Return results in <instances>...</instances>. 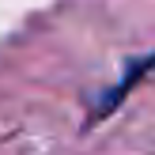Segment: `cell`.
Segmentation results:
<instances>
[{"label":"cell","instance_id":"cell-1","mask_svg":"<svg viewBox=\"0 0 155 155\" xmlns=\"http://www.w3.org/2000/svg\"><path fill=\"white\" fill-rule=\"evenodd\" d=\"M151 68H155V53H151V57H144V61H136V64H133V68H129V72H125V80H121V83H117V87H114V91H106V95L98 98V106H95V117H102V114H110L114 106H117L121 98L129 95V87H133V83L140 80V76H148Z\"/></svg>","mask_w":155,"mask_h":155}]
</instances>
